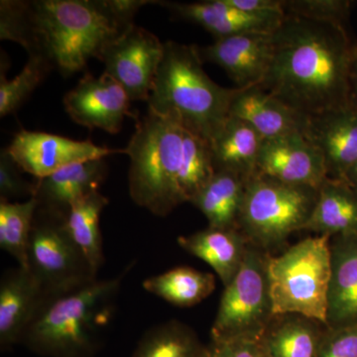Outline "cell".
<instances>
[{
	"label": "cell",
	"mask_w": 357,
	"mask_h": 357,
	"mask_svg": "<svg viewBox=\"0 0 357 357\" xmlns=\"http://www.w3.org/2000/svg\"><path fill=\"white\" fill-rule=\"evenodd\" d=\"M356 42L349 29L286 14L259 86L307 117L349 107Z\"/></svg>",
	"instance_id": "cell-1"
},
{
	"label": "cell",
	"mask_w": 357,
	"mask_h": 357,
	"mask_svg": "<svg viewBox=\"0 0 357 357\" xmlns=\"http://www.w3.org/2000/svg\"><path fill=\"white\" fill-rule=\"evenodd\" d=\"M148 0H36L29 1L36 57L47 59L64 76L84 70L91 59L134 25Z\"/></svg>",
	"instance_id": "cell-2"
},
{
	"label": "cell",
	"mask_w": 357,
	"mask_h": 357,
	"mask_svg": "<svg viewBox=\"0 0 357 357\" xmlns=\"http://www.w3.org/2000/svg\"><path fill=\"white\" fill-rule=\"evenodd\" d=\"M124 275L44 297L21 342L45 357H91L114 316Z\"/></svg>",
	"instance_id": "cell-3"
},
{
	"label": "cell",
	"mask_w": 357,
	"mask_h": 357,
	"mask_svg": "<svg viewBox=\"0 0 357 357\" xmlns=\"http://www.w3.org/2000/svg\"><path fill=\"white\" fill-rule=\"evenodd\" d=\"M197 45L167 41L148 109L177 119L211 143L229 116L238 88L227 89L204 72Z\"/></svg>",
	"instance_id": "cell-4"
},
{
	"label": "cell",
	"mask_w": 357,
	"mask_h": 357,
	"mask_svg": "<svg viewBox=\"0 0 357 357\" xmlns=\"http://www.w3.org/2000/svg\"><path fill=\"white\" fill-rule=\"evenodd\" d=\"M184 130L177 119L148 109L124 148L130 159V198L158 217L184 204L178 189Z\"/></svg>",
	"instance_id": "cell-5"
},
{
	"label": "cell",
	"mask_w": 357,
	"mask_h": 357,
	"mask_svg": "<svg viewBox=\"0 0 357 357\" xmlns=\"http://www.w3.org/2000/svg\"><path fill=\"white\" fill-rule=\"evenodd\" d=\"M331 239L326 236L307 237L280 255L270 253L267 271L274 314H299L326 326Z\"/></svg>",
	"instance_id": "cell-6"
},
{
	"label": "cell",
	"mask_w": 357,
	"mask_h": 357,
	"mask_svg": "<svg viewBox=\"0 0 357 357\" xmlns=\"http://www.w3.org/2000/svg\"><path fill=\"white\" fill-rule=\"evenodd\" d=\"M318 197L316 188L256 173L246 184L238 229L249 243L271 253L284 248L294 232L304 230Z\"/></svg>",
	"instance_id": "cell-7"
},
{
	"label": "cell",
	"mask_w": 357,
	"mask_h": 357,
	"mask_svg": "<svg viewBox=\"0 0 357 357\" xmlns=\"http://www.w3.org/2000/svg\"><path fill=\"white\" fill-rule=\"evenodd\" d=\"M64 215L39 208L27 250V267L45 297L59 295L96 280L98 274L73 241Z\"/></svg>",
	"instance_id": "cell-8"
},
{
	"label": "cell",
	"mask_w": 357,
	"mask_h": 357,
	"mask_svg": "<svg viewBox=\"0 0 357 357\" xmlns=\"http://www.w3.org/2000/svg\"><path fill=\"white\" fill-rule=\"evenodd\" d=\"M269 255L248 244L241 269L225 287L211 326L213 340L261 337L275 316L268 279Z\"/></svg>",
	"instance_id": "cell-9"
},
{
	"label": "cell",
	"mask_w": 357,
	"mask_h": 357,
	"mask_svg": "<svg viewBox=\"0 0 357 357\" xmlns=\"http://www.w3.org/2000/svg\"><path fill=\"white\" fill-rule=\"evenodd\" d=\"M163 55L158 37L134 24L103 50L100 61L131 100L148 102Z\"/></svg>",
	"instance_id": "cell-10"
},
{
	"label": "cell",
	"mask_w": 357,
	"mask_h": 357,
	"mask_svg": "<svg viewBox=\"0 0 357 357\" xmlns=\"http://www.w3.org/2000/svg\"><path fill=\"white\" fill-rule=\"evenodd\" d=\"M8 153L23 171L41 178L79 162L124 154V149L98 146L91 140L77 141L40 131L21 130L14 136Z\"/></svg>",
	"instance_id": "cell-11"
},
{
	"label": "cell",
	"mask_w": 357,
	"mask_h": 357,
	"mask_svg": "<svg viewBox=\"0 0 357 357\" xmlns=\"http://www.w3.org/2000/svg\"><path fill=\"white\" fill-rule=\"evenodd\" d=\"M130 98L121 84L103 72L100 76L86 74L69 93L64 107L77 124L109 134L119 132L126 117L138 121L130 110Z\"/></svg>",
	"instance_id": "cell-12"
},
{
	"label": "cell",
	"mask_w": 357,
	"mask_h": 357,
	"mask_svg": "<svg viewBox=\"0 0 357 357\" xmlns=\"http://www.w3.org/2000/svg\"><path fill=\"white\" fill-rule=\"evenodd\" d=\"M257 173L287 184L316 189L328 178L323 156L303 133L264 139Z\"/></svg>",
	"instance_id": "cell-13"
},
{
	"label": "cell",
	"mask_w": 357,
	"mask_h": 357,
	"mask_svg": "<svg viewBox=\"0 0 357 357\" xmlns=\"http://www.w3.org/2000/svg\"><path fill=\"white\" fill-rule=\"evenodd\" d=\"M203 61L225 70L236 88L261 83L271 63L273 33H244L215 40L199 48Z\"/></svg>",
	"instance_id": "cell-14"
},
{
	"label": "cell",
	"mask_w": 357,
	"mask_h": 357,
	"mask_svg": "<svg viewBox=\"0 0 357 357\" xmlns=\"http://www.w3.org/2000/svg\"><path fill=\"white\" fill-rule=\"evenodd\" d=\"M304 135L323 156L328 178L344 180L357 161V109L349 105L312 115Z\"/></svg>",
	"instance_id": "cell-15"
},
{
	"label": "cell",
	"mask_w": 357,
	"mask_h": 357,
	"mask_svg": "<svg viewBox=\"0 0 357 357\" xmlns=\"http://www.w3.org/2000/svg\"><path fill=\"white\" fill-rule=\"evenodd\" d=\"M175 17L198 24L215 40L244 33H274L286 15H259L239 10L227 0L181 3L160 1Z\"/></svg>",
	"instance_id": "cell-16"
},
{
	"label": "cell",
	"mask_w": 357,
	"mask_h": 357,
	"mask_svg": "<svg viewBox=\"0 0 357 357\" xmlns=\"http://www.w3.org/2000/svg\"><path fill=\"white\" fill-rule=\"evenodd\" d=\"M44 297L38 282L26 268H13L2 275L0 281V347L2 351L20 344Z\"/></svg>",
	"instance_id": "cell-17"
},
{
	"label": "cell",
	"mask_w": 357,
	"mask_h": 357,
	"mask_svg": "<svg viewBox=\"0 0 357 357\" xmlns=\"http://www.w3.org/2000/svg\"><path fill=\"white\" fill-rule=\"evenodd\" d=\"M107 175L105 158L72 164L47 177L36 178L33 198L38 202L39 208L66 217L76 202L100 191Z\"/></svg>",
	"instance_id": "cell-18"
},
{
	"label": "cell",
	"mask_w": 357,
	"mask_h": 357,
	"mask_svg": "<svg viewBox=\"0 0 357 357\" xmlns=\"http://www.w3.org/2000/svg\"><path fill=\"white\" fill-rule=\"evenodd\" d=\"M229 116L248 122L264 139L304 134L309 121V117L291 109L259 84L238 89L230 105Z\"/></svg>",
	"instance_id": "cell-19"
},
{
	"label": "cell",
	"mask_w": 357,
	"mask_h": 357,
	"mask_svg": "<svg viewBox=\"0 0 357 357\" xmlns=\"http://www.w3.org/2000/svg\"><path fill=\"white\" fill-rule=\"evenodd\" d=\"M331 255L326 326L357 325V236L333 237Z\"/></svg>",
	"instance_id": "cell-20"
},
{
	"label": "cell",
	"mask_w": 357,
	"mask_h": 357,
	"mask_svg": "<svg viewBox=\"0 0 357 357\" xmlns=\"http://www.w3.org/2000/svg\"><path fill=\"white\" fill-rule=\"evenodd\" d=\"M249 241L239 229L206 227L190 236H180L178 244L213 268L227 287L243 265Z\"/></svg>",
	"instance_id": "cell-21"
},
{
	"label": "cell",
	"mask_w": 357,
	"mask_h": 357,
	"mask_svg": "<svg viewBox=\"0 0 357 357\" xmlns=\"http://www.w3.org/2000/svg\"><path fill=\"white\" fill-rule=\"evenodd\" d=\"M304 230L317 236H357V192L345 180L328 178Z\"/></svg>",
	"instance_id": "cell-22"
},
{
	"label": "cell",
	"mask_w": 357,
	"mask_h": 357,
	"mask_svg": "<svg viewBox=\"0 0 357 357\" xmlns=\"http://www.w3.org/2000/svg\"><path fill=\"white\" fill-rule=\"evenodd\" d=\"M263 141L248 122L229 116L211 143L215 171H229L248 181L257 173Z\"/></svg>",
	"instance_id": "cell-23"
},
{
	"label": "cell",
	"mask_w": 357,
	"mask_h": 357,
	"mask_svg": "<svg viewBox=\"0 0 357 357\" xmlns=\"http://www.w3.org/2000/svg\"><path fill=\"white\" fill-rule=\"evenodd\" d=\"M326 328L302 314H275L260 342L266 357H317Z\"/></svg>",
	"instance_id": "cell-24"
},
{
	"label": "cell",
	"mask_w": 357,
	"mask_h": 357,
	"mask_svg": "<svg viewBox=\"0 0 357 357\" xmlns=\"http://www.w3.org/2000/svg\"><path fill=\"white\" fill-rule=\"evenodd\" d=\"M248 180L229 171L215 175L190 202L208 220V227L238 229Z\"/></svg>",
	"instance_id": "cell-25"
},
{
	"label": "cell",
	"mask_w": 357,
	"mask_h": 357,
	"mask_svg": "<svg viewBox=\"0 0 357 357\" xmlns=\"http://www.w3.org/2000/svg\"><path fill=\"white\" fill-rule=\"evenodd\" d=\"M143 288L174 306L189 307L196 306L213 293L215 278L208 272L180 266L149 277L143 282Z\"/></svg>",
	"instance_id": "cell-26"
},
{
	"label": "cell",
	"mask_w": 357,
	"mask_h": 357,
	"mask_svg": "<svg viewBox=\"0 0 357 357\" xmlns=\"http://www.w3.org/2000/svg\"><path fill=\"white\" fill-rule=\"evenodd\" d=\"M107 204V197L93 192L73 204L65 218L68 232L96 274L105 261L100 220Z\"/></svg>",
	"instance_id": "cell-27"
},
{
	"label": "cell",
	"mask_w": 357,
	"mask_h": 357,
	"mask_svg": "<svg viewBox=\"0 0 357 357\" xmlns=\"http://www.w3.org/2000/svg\"><path fill=\"white\" fill-rule=\"evenodd\" d=\"M204 347L192 328L173 319L148 330L132 357H202Z\"/></svg>",
	"instance_id": "cell-28"
},
{
	"label": "cell",
	"mask_w": 357,
	"mask_h": 357,
	"mask_svg": "<svg viewBox=\"0 0 357 357\" xmlns=\"http://www.w3.org/2000/svg\"><path fill=\"white\" fill-rule=\"evenodd\" d=\"M38 206L35 198L24 202L0 199V248L13 256L18 266L27 267L28 244Z\"/></svg>",
	"instance_id": "cell-29"
},
{
	"label": "cell",
	"mask_w": 357,
	"mask_h": 357,
	"mask_svg": "<svg viewBox=\"0 0 357 357\" xmlns=\"http://www.w3.org/2000/svg\"><path fill=\"white\" fill-rule=\"evenodd\" d=\"M211 143L185 128L178 189L183 203H190L215 175Z\"/></svg>",
	"instance_id": "cell-30"
},
{
	"label": "cell",
	"mask_w": 357,
	"mask_h": 357,
	"mask_svg": "<svg viewBox=\"0 0 357 357\" xmlns=\"http://www.w3.org/2000/svg\"><path fill=\"white\" fill-rule=\"evenodd\" d=\"M53 66L43 57H29L22 70L11 81L1 73L0 79V116L14 114L28 100Z\"/></svg>",
	"instance_id": "cell-31"
},
{
	"label": "cell",
	"mask_w": 357,
	"mask_h": 357,
	"mask_svg": "<svg viewBox=\"0 0 357 357\" xmlns=\"http://www.w3.org/2000/svg\"><path fill=\"white\" fill-rule=\"evenodd\" d=\"M0 39L10 40L21 45L29 57L37 55L29 1L2 0L0 2Z\"/></svg>",
	"instance_id": "cell-32"
},
{
	"label": "cell",
	"mask_w": 357,
	"mask_h": 357,
	"mask_svg": "<svg viewBox=\"0 0 357 357\" xmlns=\"http://www.w3.org/2000/svg\"><path fill=\"white\" fill-rule=\"evenodd\" d=\"M356 1L351 0H284L286 14L349 29Z\"/></svg>",
	"instance_id": "cell-33"
},
{
	"label": "cell",
	"mask_w": 357,
	"mask_h": 357,
	"mask_svg": "<svg viewBox=\"0 0 357 357\" xmlns=\"http://www.w3.org/2000/svg\"><path fill=\"white\" fill-rule=\"evenodd\" d=\"M21 169L7 150L0 155V199L11 202L15 199L34 197V182L29 183L21 176Z\"/></svg>",
	"instance_id": "cell-34"
},
{
	"label": "cell",
	"mask_w": 357,
	"mask_h": 357,
	"mask_svg": "<svg viewBox=\"0 0 357 357\" xmlns=\"http://www.w3.org/2000/svg\"><path fill=\"white\" fill-rule=\"evenodd\" d=\"M317 357H357V325L326 326Z\"/></svg>",
	"instance_id": "cell-35"
},
{
	"label": "cell",
	"mask_w": 357,
	"mask_h": 357,
	"mask_svg": "<svg viewBox=\"0 0 357 357\" xmlns=\"http://www.w3.org/2000/svg\"><path fill=\"white\" fill-rule=\"evenodd\" d=\"M202 357H266L260 337L213 340L206 345Z\"/></svg>",
	"instance_id": "cell-36"
},
{
	"label": "cell",
	"mask_w": 357,
	"mask_h": 357,
	"mask_svg": "<svg viewBox=\"0 0 357 357\" xmlns=\"http://www.w3.org/2000/svg\"><path fill=\"white\" fill-rule=\"evenodd\" d=\"M239 10L259 15H286L284 0H227Z\"/></svg>",
	"instance_id": "cell-37"
},
{
	"label": "cell",
	"mask_w": 357,
	"mask_h": 357,
	"mask_svg": "<svg viewBox=\"0 0 357 357\" xmlns=\"http://www.w3.org/2000/svg\"><path fill=\"white\" fill-rule=\"evenodd\" d=\"M349 89H351V105L357 109V42L354 46V55H352Z\"/></svg>",
	"instance_id": "cell-38"
},
{
	"label": "cell",
	"mask_w": 357,
	"mask_h": 357,
	"mask_svg": "<svg viewBox=\"0 0 357 357\" xmlns=\"http://www.w3.org/2000/svg\"><path fill=\"white\" fill-rule=\"evenodd\" d=\"M344 180L357 192V161L345 175Z\"/></svg>",
	"instance_id": "cell-39"
}]
</instances>
